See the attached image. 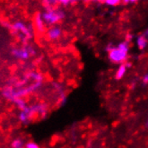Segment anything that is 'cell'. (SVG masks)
I'll return each instance as SVG.
<instances>
[{"instance_id": "cell-10", "label": "cell", "mask_w": 148, "mask_h": 148, "mask_svg": "<svg viewBox=\"0 0 148 148\" xmlns=\"http://www.w3.org/2000/svg\"><path fill=\"white\" fill-rule=\"evenodd\" d=\"M25 144L23 137L17 136L11 141L10 148H25Z\"/></svg>"}, {"instance_id": "cell-1", "label": "cell", "mask_w": 148, "mask_h": 148, "mask_svg": "<svg viewBox=\"0 0 148 148\" xmlns=\"http://www.w3.org/2000/svg\"><path fill=\"white\" fill-rule=\"evenodd\" d=\"M42 81H35L29 86H24L21 82H17L14 84H7L2 90V95L10 102L16 99H24L31 93L39 90Z\"/></svg>"}, {"instance_id": "cell-3", "label": "cell", "mask_w": 148, "mask_h": 148, "mask_svg": "<svg viewBox=\"0 0 148 148\" xmlns=\"http://www.w3.org/2000/svg\"><path fill=\"white\" fill-rule=\"evenodd\" d=\"M47 112V108L45 104L43 103H35L32 105H26L23 109L19 110L18 115V120L23 125L29 124L32 119L37 115H43Z\"/></svg>"}, {"instance_id": "cell-6", "label": "cell", "mask_w": 148, "mask_h": 148, "mask_svg": "<svg viewBox=\"0 0 148 148\" xmlns=\"http://www.w3.org/2000/svg\"><path fill=\"white\" fill-rule=\"evenodd\" d=\"M36 54V49L30 44H23L20 47H15L11 50V55L18 61H27Z\"/></svg>"}, {"instance_id": "cell-14", "label": "cell", "mask_w": 148, "mask_h": 148, "mask_svg": "<svg viewBox=\"0 0 148 148\" xmlns=\"http://www.w3.org/2000/svg\"><path fill=\"white\" fill-rule=\"evenodd\" d=\"M81 0H58V4L63 6H67L69 5H74L78 2H80Z\"/></svg>"}, {"instance_id": "cell-9", "label": "cell", "mask_w": 148, "mask_h": 148, "mask_svg": "<svg viewBox=\"0 0 148 148\" xmlns=\"http://www.w3.org/2000/svg\"><path fill=\"white\" fill-rule=\"evenodd\" d=\"M136 44L139 49H145L148 45V40L144 34H142V35H139L136 37Z\"/></svg>"}, {"instance_id": "cell-16", "label": "cell", "mask_w": 148, "mask_h": 148, "mask_svg": "<svg viewBox=\"0 0 148 148\" xmlns=\"http://www.w3.org/2000/svg\"><path fill=\"white\" fill-rule=\"evenodd\" d=\"M138 0H122V3L124 5H132V4H136Z\"/></svg>"}, {"instance_id": "cell-8", "label": "cell", "mask_w": 148, "mask_h": 148, "mask_svg": "<svg viewBox=\"0 0 148 148\" xmlns=\"http://www.w3.org/2000/svg\"><path fill=\"white\" fill-rule=\"evenodd\" d=\"M63 34V31L61 29V27L58 25H53L49 27L45 32L46 38L50 40V41H55L58 40V39L61 38Z\"/></svg>"}, {"instance_id": "cell-7", "label": "cell", "mask_w": 148, "mask_h": 148, "mask_svg": "<svg viewBox=\"0 0 148 148\" xmlns=\"http://www.w3.org/2000/svg\"><path fill=\"white\" fill-rule=\"evenodd\" d=\"M32 25H33V28H34L35 32L40 34V35L44 34L47 31V25L42 18L41 13H37V14H34Z\"/></svg>"}, {"instance_id": "cell-5", "label": "cell", "mask_w": 148, "mask_h": 148, "mask_svg": "<svg viewBox=\"0 0 148 148\" xmlns=\"http://www.w3.org/2000/svg\"><path fill=\"white\" fill-rule=\"evenodd\" d=\"M41 14L46 25L49 27L53 25H58V23L63 21L66 17L65 11L59 7L47 8L41 13Z\"/></svg>"}, {"instance_id": "cell-12", "label": "cell", "mask_w": 148, "mask_h": 148, "mask_svg": "<svg viewBox=\"0 0 148 148\" xmlns=\"http://www.w3.org/2000/svg\"><path fill=\"white\" fill-rule=\"evenodd\" d=\"M42 5L45 7V9H47V8L57 7L58 4V0H42Z\"/></svg>"}, {"instance_id": "cell-2", "label": "cell", "mask_w": 148, "mask_h": 148, "mask_svg": "<svg viewBox=\"0 0 148 148\" xmlns=\"http://www.w3.org/2000/svg\"><path fill=\"white\" fill-rule=\"evenodd\" d=\"M8 27L14 34L15 37L18 39L23 44H26L29 40H31L33 36L35 31H34L32 23H25L22 20H17L13 23L8 25Z\"/></svg>"}, {"instance_id": "cell-17", "label": "cell", "mask_w": 148, "mask_h": 148, "mask_svg": "<svg viewBox=\"0 0 148 148\" xmlns=\"http://www.w3.org/2000/svg\"><path fill=\"white\" fill-rule=\"evenodd\" d=\"M144 35L147 38V40H148V28L145 31V33H144Z\"/></svg>"}, {"instance_id": "cell-15", "label": "cell", "mask_w": 148, "mask_h": 148, "mask_svg": "<svg viewBox=\"0 0 148 148\" xmlns=\"http://www.w3.org/2000/svg\"><path fill=\"white\" fill-rule=\"evenodd\" d=\"M25 148H40V145L34 141H28L25 144Z\"/></svg>"}, {"instance_id": "cell-18", "label": "cell", "mask_w": 148, "mask_h": 148, "mask_svg": "<svg viewBox=\"0 0 148 148\" xmlns=\"http://www.w3.org/2000/svg\"><path fill=\"white\" fill-rule=\"evenodd\" d=\"M84 1H92V0H84Z\"/></svg>"}, {"instance_id": "cell-13", "label": "cell", "mask_w": 148, "mask_h": 148, "mask_svg": "<svg viewBox=\"0 0 148 148\" xmlns=\"http://www.w3.org/2000/svg\"><path fill=\"white\" fill-rule=\"evenodd\" d=\"M122 3V0H103L102 4L110 7H114Z\"/></svg>"}, {"instance_id": "cell-4", "label": "cell", "mask_w": 148, "mask_h": 148, "mask_svg": "<svg viewBox=\"0 0 148 148\" xmlns=\"http://www.w3.org/2000/svg\"><path fill=\"white\" fill-rule=\"evenodd\" d=\"M108 56L111 62L116 64H123L128 56L129 43L128 41H121L117 46H112L108 49Z\"/></svg>"}, {"instance_id": "cell-11", "label": "cell", "mask_w": 148, "mask_h": 148, "mask_svg": "<svg viewBox=\"0 0 148 148\" xmlns=\"http://www.w3.org/2000/svg\"><path fill=\"white\" fill-rule=\"evenodd\" d=\"M127 65L126 64H121L119 68H118V70L116 72V78L117 79H121V78H123L124 75H126L127 73Z\"/></svg>"}]
</instances>
